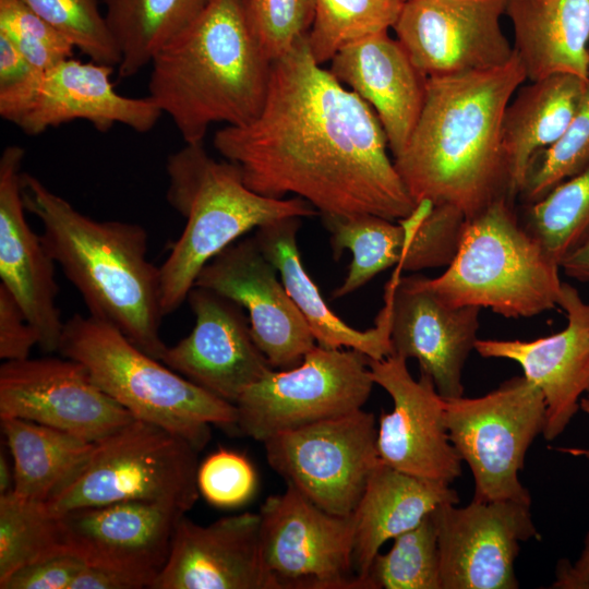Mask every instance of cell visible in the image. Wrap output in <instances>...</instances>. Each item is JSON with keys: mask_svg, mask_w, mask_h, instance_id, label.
I'll list each match as a JSON object with an SVG mask.
<instances>
[{"mask_svg": "<svg viewBox=\"0 0 589 589\" xmlns=\"http://www.w3.org/2000/svg\"><path fill=\"white\" fill-rule=\"evenodd\" d=\"M213 144L254 192L292 194L320 215L402 220L418 207L374 110L316 62L308 35L272 61L260 115L219 129Z\"/></svg>", "mask_w": 589, "mask_h": 589, "instance_id": "obj_1", "label": "cell"}, {"mask_svg": "<svg viewBox=\"0 0 589 589\" xmlns=\"http://www.w3.org/2000/svg\"><path fill=\"white\" fill-rule=\"evenodd\" d=\"M526 81L515 51L498 68L428 77L416 128L393 158L417 206L445 204L470 218L496 199L509 197L502 124Z\"/></svg>", "mask_w": 589, "mask_h": 589, "instance_id": "obj_2", "label": "cell"}, {"mask_svg": "<svg viewBox=\"0 0 589 589\" xmlns=\"http://www.w3.org/2000/svg\"><path fill=\"white\" fill-rule=\"evenodd\" d=\"M21 190L26 211L41 223L46 250L81 293L89 315L160 360L167 346L160 336L159 267L147 257L144 227L93 219L29 173H22Z\"/></svg>", "mask_w": 589, "mask_h": 589, "instance_id": "obj_3", "label": "cell"}, {"mask_svg": "<svg viewBox=\"0 0 589 589\" xmlns=\"http://www.w3.org/2000/svg\"><path fill=\"white\" fill-rule=\"evenodd\" d=\"M149 65L148 96L185 144H201L212 124L244 125L260 115L272 61L250 27L242 0H209Z\"/></svg>", "mask_w": 589, "mask_h": 589, "instance_id": "obj_4", "label": "cell"}, {"mask_svg": "<svg viewBox=\"0 0 589 589\" xmlns=\"http://www.w3.org/2000/svg\"><path fill=\"white\" fill-rule=\"evenodd\" d=\"M167 201L185 226L159 267L164 316L188 298L203 267L248 231L318 212L300 197L274 199L251 190L239 168L214 159L201 144H185L166 163Z\"/></svg>", "mask_w": 589, "mask_h": 589, "instance_id": "obj_5", "label": "cell"}, {"mask_svg": "<svg viewBox=\"0 0 589 589\" xmlns=\"http://www.w3.org/2000/svg\"><path fill=\"white\" fill-rule=\"evenodd\" d=\"M58 351L79 361L93 381L135 419L167 429L202 450L211 425L237 428V408L136 347L91 315L64 322Z\"/></svg>", "mask_w": 589, "mask_h": 589, "instance_id": "obj_6", "label": "cell"}, {"mask_svg": "<svg viewBox=\"0 0 589 589\" xmlns=\"http://www.w3.org/2000/svg\"><path fill=\"white\" fill-rule=\"evenodd\" d=\"M501 196L466 218L456 253L428 286L453 306L489 308L504 317L541 314L558 305L560 264Z\"/></svg>", "mask_w": 589, "mask_h": 589, "instance_id": "obj_7", "label": "cell"}, {"mask_svg": "<svg viewBox=\"0 0 589 589\" xmlns=\"http://www.w3.org/2000/svg\"><path fill=\"white\" fill-rule=\"evenodd\" d=\"M199 452L173 432L134 418L94 442L41 503L55 515L120 502L155 503L185 514L200 496Z\"/></svg>", "mask_w": 589, "mask_h": 589, "instance_id": "obj_8", "label": "cell"}, {"mask_svg": "<svg viewBox=\"0 0 589 589\" xmlns=\"http://www.w3.org/2000/svg\"><path fill=\"white\" fill-rule=\"evenodd\" d=\"M444 422L473 474L474 500L531 503L518 472L545 426V401L536 385L514 376L480 397L444 398Z\"/></svg>", "mask_w": 589, "mask_h": 589, "instance_id": "obj_9", "label": "cell"}, {"mask_svg": "<svg viewBox=\"0 0 589 589\" xmlns=\"http://www.w3.org/2000/svg\"><path fill=\"white\" fill-rule=\"evenodd\" d=\"M370 358L316 345L300 364L266 373L237 400V429L256 441L362 409L374 382Z\"/></svg>", "mask_w": 589, "mask_h": 589, "instance_id": "obj_10", "label": "cell"}, {"mask_svg": "<svg viewBox=\"0 0 589 589\" xmlns=\"http://www.w3.org/2000/svg\"><path fill=\"white\" fill-rule=\"evenodd\" d=\"M373 413L363 409L263 442L269 466L320 508L349 516L381 461Z\"/></svg>", "mask_w": 589, "mask_h": 589, "instance_id": "obj_11", "label": "cell"}, {"mask_svg": "<svg viewBox=\"0 0 589 589\" xmlns=\"http://www.w3.org/2000/svg\"><path fill=\"white\" fill-rule=\"evenodd\" d=\"M259 514L263 561L281 589H364L352 574V515L327 513L291 485Z\"/></svg>", "mask_w": 589, "mask_h": 589, "instance_id": "obj_12", "label": "cell"}, {"mask_svg": "<svg viewBox=\"0 0 589 589\" xmlns=\"http://www.w3.org/2000/svg\"><path fill=\"white\" fill-rule=\"evenodd\" d=\"M531 503H445L432 512L437 533L442 589H517L520 542L540 540Z\"/></svg>", "mask_w": 589, "mask_h": 589, "instance_id": "obj_13", "label": "cell"}, {"mask_svg": "<svg viewBox=\"0 0 589 589\" xmlns=\"http://www.w3.org/2000/svg\"><path fill=\"white\" fill-rule=\"evenodd\" d=\"M503 15L505 0H408L393 29L426 77L454 75L498 68L513 58Z\"/></svg>", "mask_w": 589, "mask_h": 589, "instance_id": "obj_14", "label": "cell"}, {"mask_svg": "<svg viewBox=\"0 0 589 589\" xmlns=\"http://www.w3.org/2000/svg\"><path fill=\"white\" fill-rule=\"evenodd\" d=\"M26 358L0 366V418L45 424L88 442L111 434L134 417L70 358Z\"/></svg>", "mask_w": 589, "mask_h": 589, "instance_id": "obj_15", "label": "cell"}, {"mask_svg": "<svg viewBox=\"0 0 589 589\" xmlns=\"http://www.w3.org/2000/svg\"><path fill=\"white\" fill-rule=\"evenodd\" d=\"M374 384L393 399V410L382 411L376 448L380 460L398 471L452 483L461 474V458L444 422V398L430 375L414 380L407 360L392 354L369 360Z\"/></svg>", "mask_w": 589, "mask_h": 589, "instance_id": "obj_16", "label": "cell"}, {"mask_svg": "<svg viewBox=\"0 0 589 589\" xmlns=\"http://www.w3.org/2000/svg\"><path fill=\"white\" fill-rule=\"evenodd\" d=\"M278 275L252 237L208 262L194 286L244 308L255 344L273 368L285 370L300 364L316 340Z\"/></svg>", "mask_w": 589, "mask_h": 589, "instance_id": "obj_17", "label": "cell"}, {"mask_svg": "<svg viewBox=\"0 0 589 589\" xmlns=\"http://www.w3.org/2000/svg\"><path fill=\"white\" fill-rule=\"evenodd\" d=\"M195 323L166 348L160 361L215 396L236 404L274 368L255 344L250 322L236 302L194 286L187 298Z\"/></svg>", "mask_w": 589, "mask_h": 589, "instance_id": "obj_18", "label": "cell"}, {"mask_svg": "<svg viewBox=\"0 0 589 589\" xmlns=\"http://www.w3.org/2000/svg\"><path fill=\"white\" fill-rule=\"evenodd\" d=\"M185 514L160 504L120 502L58 515L64 550L85 565L131 575L151 588Z\"/></svg>", "mask_w": 589, "mask_h": 589, "instance_id": "obj_19", "label": "cell"}, {"mask_svg": "<svg viewBox=\"0 0 589 589\" xmlns=\"http://www.w3.org/2000/svg\"><path fill=\"white\" fill-rule=\"evenodd\" d=\"M400 272L397 266L392 293L393 354L416 359L443 398L461 397L462 370L479 339L481 309L453 306L428 286L426 277H401Z\"/></svg>", "mask_w": 589, "mask_h": 589, "instance_id": "obj_20", "label": "cell"}, {"mask_svg": "<svg viewBox=\"0 0 589 589\" xmlns=\"http://www.w3.org/2000/svg\"><path fill=\"white\" fill-rule=\"evenodd\" d=\"M260 521L245 512L201 526L184 515L151 588L281 589L263 561Z\"/></svg>", "mask_w": 589, "mask_h": 589, "instance_id": "obj_21", "label": "cell"}, {"mask_svg": "<svg viewBox=\"0 0 589 589\" xmlns=\"http://www.w3.org/2000/svg\"><path fill=\"white\" fill-rule=\"evenodd\" d=\"M558 305L567 316L560 333L529 341L478 339L474 346L483 358L518 363L524 376L541 390L545 401L542 435L548 441L566 429L589 389V304L576 288L563 283Z\"/></svg>", "mask_w": 589, "mask_h": 589, "instance_id": "obj_22", "label": "cell"}, {"mask_svg": "<svg viewBox=\"0 0 589 589\" xmlns=\"http://www.w3.org/2000/svg\"><path fill=\"white\" fill-rule=\"evenodd\" d=\"M25 152L7 146L0 157V278L14 296L46 352L58 351L64 322L56 299L55 261L25 218L21 177Z\"/></svg>", "mask_w": 589, "mask_h": 589, "instance_id": "obj_23", "label": "cell"}, {"mask_svg": "<svg viewBox=\"0 0 589 589\" xmlns=\"http://www.w3.org/2000/svg\"><path fill=\"white\" fill-rule=\"evenodd\" d=\"M329 71L370 105L387 137L393 158L406 147L421 115L428 77L388 31L341 47Z\"/></svg>", "mask_w": 589, "mask_h": 589, "instance_id": "obj_24", "label": "cell"}, {"mask_svg": "<svg viewBox=\"0 0 589 589\" xmlns=\"http://www.w3.org/2000/svg\"><path fill=\"white\" fill-rule=\"evenodd\" d=\"M113 67L72 57L43 73L35 101L17 123L34 136L49 128L86 120L99 131L122 124L135 132L151 131L163 111L147 95L119 94L110 80Z\"/></svg>", "mask_w": 589, "mask_h": 589, "instance_id": "obj_25", "label": "cell"}, {"mask_svg": "<svg viewBox=\"0 0 589 589\" xmlns=\"http://www.w3.org/2000/svg\"><path fill=\"white\" fill-rule=\"evenodd\" d=\"M300 225V217L283 218L256 228L254 238L265 257L278 271L317 345L330 349H354L373 360L392 356V293L395 278L392 277L386 284L384 306L375 325L366 330L349 326L328 308L303 266L297 243Z\"/></svg>", "mask_w": 589, "mask_h": 589, "instance_id": "obj_26", "label": "cell"}, {"mask_svg": "<svg viewBox=\"0 0 589 589\" xmlns=\"http://www.w3.org/2000/svg\"><path fill=\"white\" fill-rule=\"evenodd\" d=\"M445 503H459L449 483L414 477L378 462L351 514L353 569L364 589L365 578L382 545L418 526Z\"/></svg>", "mask_w": 589, "mask_h": 589, "instance_id": "obj_27", "label": "cell"}, {"mask_svg": "<svg viewBox=\"0 0 589 589\" xmlns=\"http://www.w3.org/2000/svg\"><path fill=\"white\" fill-rule=\"evenodd\" d=\"M505 15L527 80L589 79V0H505Z\"/></svg>", "mask_w": 589, "mask_h": 589, "instance_id": "obj_28", "label": "cell"}, {"mask_svg": "<svg viewBox=\"0 0 589 589\" xmlns=\"http://www.w3.org/2000/svg\"><path fill=\"white\" fill-rule=\"evenodd\" d=\"M589 79L560 73L521 85L503 117L502 145L514 201L531 160L551 146L576 115Z\"/></svg>", "mask_w": 589, "mask_h": 589, "instance_id": "obj_29", "label": "cell"}, {"mask_svg": "<svg viewBox=\"0 0 589 589\" xmlns=\"http://www.w3.org/2000/svg\"><path fill=\"white\" fill-rule=\"evenodd\" d=\"M13 458V492L44 502L89 453L94 442L20 418H0Z\"/></svg>", "mask_w": 589, "mask_h": 589, "instance_id": "obj_30", "label": "cell"}, {"mask_svg": "<svg viewBox=\"0 0 589 589\" xmlns=\"http://www.w3.org/2000/svg\"><path fill=\"white\" fill-rule=\"evenodd\" d=\"M418 206L406 218L407 225L395 224L372 214L321 215L330 233V245L335 259L345 249L352 254L348 274L342 284L333 291V298H341L358 290L378 273L398 265L411 242L416 226L424 213Z\"/></svg>", "mask_w": 589, "mask_h": 589, "instance_id": "obj_31", "label": "cell"}, {"mask_svg": "<svg viewBox=\"0 0 589 589\" xmlns=\"http://www.w3.org/2000/svg\"><path fill=\"white\" fill-rule=\"evenodd\" d=\"M209 0H104L105 16L120 49L121 77L149 65L154 55L191 24Z\"/></svg>", "mask_w": 589, "mask_h": 589, "instance_id": "obj_32", "label": "cell"}, {"mask_svg": "<svg viewBox=\"0 0 589 589\" xmlns=\"http://www.w3.org/2000/svg\"><path fill=\"white\" fill-rule=\"evenodd\" d=\"M68 553L58 515L41 502L0 495V582L16 570L44 558Z\"/></svg>", "mask_w": 589, "mask_h": 589, "instance_id": "obj_33", "label": "cell"}, {"mask_svg": "<svg viewBox=\"0 0 589 589\" xmlns=\"http://www.w3.org/2000/svg\"><path fill=\"white\" fill-rule=\"evenodd\" d=\"M525 207L522 226L560 264L589 230V165Z\"/></svg>", "mask_w": 589, "mask_h": 589, "instance_id": "obj_34", "label": "cell"}, {"mask_svg": "<svg viewBox=\"0 0 589 589\" xmlns=\"http://www.w3.org/2000/svg\"><path fill=\"white\" fill-rule=\"evenodd\" d=\"M404 0H315L308 43L317 63L329 62L345 45L393 28Z\"/></svg>", "mask_w": 589, "mask_h": 589, "instance_id": "obj_35", "label": "cell"}, {"mask_svg": "<svg viewBox=\"0 0 589 589\" xmlns=\"http://www.w3.org/2000/svg\"><path fill=\"white\" fill-rule=\"evenodd\" d=\"M393 540L388 552L375 556L365 578L366 589H442L432 513Z\"/></svg>", "mask_w": 589, "mask_h": 589, "instance_id": "obj_36", "label": "cell"}, {"mask_svg": "<svg viewBox=\"0 0 589 589\" xmlns=\"http://www.w3.org/2000/svg\"><path fill=\"white\" fill-rule=\"evenodd\" d=\"M92 61L119 67L120 49L98 0H21Z\"/></svg>", "mask_w": 589, "mask_h": 589, "instance_id": "obj_37", "label": "cell"}, {"mask_svg": "<svg viewBox=\"0 0 589 589\" xmlns=\"http://www.w3.org/2000/svg\"><path fill=\"white\" fill-rule=\"evenodd\" d=\"M589 165V84L579 108L563 134L531 160L518 194L532 204Z\"/></svg>", "mask_w": 589, "mask_h": 589, "instance_id": "obj_38", "label": "cell"}, {"mask_svg": "<svg viewBox=\"0 0 589 589\" xmlns=\"http://www.w3.org/2000/svg\"><path fill=\"white\" fill-rule=\"evenodd\" d=\"M250 27L271 61L309 34L315 0H242Z\"/></svg>", "mask_w": 589, "mask_h": 589, "instance_id": "obj_39", "label": "cell"}, {"mask_svg": "<svg viewBox=\"0 0 589 589\" xmlns=\"http://www.w3.org/2000/svg\"><path fill=\"white\" fill-rule=\"evenodd\" d=\"M0 33L41 72L73 55L74 47L21 0H0Z\"/></svg>", "mask_w": 589, "mask_h": 589, "instance_id": "obj_40", "label": "cell"}, {"mask_svg": "<svg viewBox=\"0 0 589 589\" xmlns=\"http://www.w3.org/2000/svg\"><path fill=\"white\" fill-rule=\"evenodd\" d=\"M465 220L449 205H428L398 266L409 272L447 266L456 253Z\"/></svg>", "mask_w": 589, "mask_h": 589, "instance_id": "obj_41", "label": "cell"}, {"mask_svg": "<svg viewBox=\"0 0 589 589\" xmlns=\"http://www.w3.org/2000/svg\"><path fill=\"white\" fill-rule=\"evenodd\" d=\"M197 485L200 494L209 504L230 508L251 498L256 486V476L243 455L220 448L199 466Z\"/></svg>", "mask_w": 589, "mask_h": 589, "instance_id": "obj_42", "label": "cell"}, {"mask_svg": "<svg viewBox=\"0 0 589 589\" xmlns=\"http://www.w3.org/2000/svg\"><path fill=\"white\" fill-rule=\"evenodd\" d=\"M43 73L0 33V115L4 120L17 125L28 112Z\"/></svg>", "mask_w": 589, "mask_h": 589, "instance_id": "obj_43", "label": "cell"}, {"mask_svg": "<svg viewBox=\"0 0 589 589\" xmlns=\"http://www.w3.org/2000/svg\"><path fill=\"white\" fill-rule=\"evenodd\" d=\"M85 563L71 553L27 565L0 582L1 589H70Z\"/></svg>", "mask_w": 589, "mask_h": 589, "instance_id": "obj_44", "label": "cell"}, {"mask_svg": "<svg viewBox=\"0 0 589 589\" xmlns=\"http://www.w3.org/2000/svg\"><path fill=\"white\" fill-rule=\"evenodd\" d=\"M38 335L14 296L0 284V358L16 361L29 358Z\"/></svg>", "mask_w": 589, "mask_h": 589, "instance_id": "obj_45", "label": "cell"}, {"mask_svg": "<svg viewBox=\"0 0 589 589\" xmlns=\"http://www.w3.org/2000/svg\"><path fill=\"white\" fill-rule=\"evenodd\" d=\"M146 588L140 579L113 569L85 565L70 589H140Z\"/></svg>", "mask_w": 589, "mask_h": 589, "instance_id": "obj_46", "label": "cell"}, {"mask_svg": "<svg viewBox=\"0 0 589 589\" xmlns=\"http://www.w3.org/2000/svg\"><path fill=\"white\" fill-rule=\"evenodd\" d=\"M551 588L589 589V530L585 537L581 554L575 564L567 560L558 562L556 579Z\"/></svg>", "mask_w": 589, "mask_h": 589, "instance_id": "obj_47", "label": "cell"}, {"mask_svg": "<svg viewBox=\"0 0 589 589\" xmlns=\"http://www.w3.org/2000/svg\"><path fill=\"white\" fill-rule=\"evenodd\" d=\"M560 267L568 277L589 283V230L562 259Z\"/></svg>", "mask_w": 589, "mask_h": 589, "instance_id": "obj_48", "label": "cell"}, {"mask_svg": "<svg viewBox=\"0 0 589 589\" xmlns=\"http://www.w3.org/2000/svg\"><path fill=\"white\" fill-rule=\"evenodd\" d=\"M14 473L13 467L10 468L7 456L3 452L0 454V495L13 490Z\"/></svg>", "mask_w": 589, "mask_h": 589, "instance_id": "obj_49", "label": "cell"}, {"mask_svg": "<svg viewBox=\"0 0 589 589\" xmlns=\"http://www.w3.org/2000/svg\"><path fill=\"white\" fill-rule=\"evenodd\" d=\"M580 408L587 414H589V394L587 397H584L580 399ZM556 450H560L562 453L569 454L573 456L586 457L589 460V448L560 447V448H556Z\"/></svg>", "mask_w": 589, "mask_h": 589, "instance_id": "obj_50", "label": "cell"}, {"mask_svg": "<svg viewBox=\"0 0 589 589\" xmlns=\"http://www.w3.org/2000/svg\"><path fill=\"white\" fill-rule=\"evenodd\" d=\"M588 394H589V389H588Z\"/></svg>", "mask_w": 589, "mask_h": 589, "instance_id": "obj_51", "label": "cell"}, {"mask_svg": "<svg viewBox=\"0 0 589 589\" xmlns=\"http://www.w3.org/2000/svg\"><path fill=\"white\" fill-rule=\"evenodd\" d=\"M404 1H408V0H404Z\"/></svg>", "mask_w": 589, "mask_h": 589, "instance_id": "obj_52", "label": "cell"}]
</instances>
